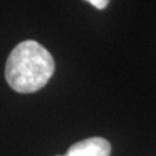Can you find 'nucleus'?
<instances>
[{
  "instance_id": "nucleus-2",
  "label": "nucleus",
  "mask_w": 156,
  "mask_h": 156,
  "mask_svg": "<svg viewBox=\"0 0 156 156\" xmlns=\"http://www.w3.org/2000/svg\"><path fill=\"white\" fill-rule=\"evenodd\" d=\"M65 156H111V143L100 136L86 138L72 144Z\"/></svg>"
},
{
  "instance_id": "nucleus-1",
  "label": "nucleus",
  "mask_w": 156,
  "mask_h": 156,
  "mask_svg": "<svg viewBox=\"0 0 156 156\" xmlns=\"http://www.w3.org/2000/svg\"><path fill=\"white\" fill-rule=\"evenodd\" d=\"M55 72V61L47 48L27 39L18 43L9 53L5 64V80L11 89L30 94L47 85Z\"/></svg>"
},
{
  "instance_id": "nucleus-4",
  "label": "nucleus",
  "mask_w": 156,
  "mask_h": 156,
  "mask_svg": "<svg viewBox=\"0 0 156 156\" xmlns=\"http://www.w3.org/2000/svg\"><path fill=\"white\" fill-rule=\"evenodd\" d=\"M57 156H65V155H57Z\"/></svg>"
},
{
  "instance_id": "nucleus-3",
  "label": "nucleus",
  "mask_w": 156,
  "mask_h": 156,
  "mask_svg": "<svg viewBox=\"0 0 156 156\" xmlns=\"http://www.w3.org/2000/svg\"><path fill=\"white\" fill-rule=\"evenodd\" d=\"M85 2L90 3L91 5H94L98 9H104L107 5H108L109 0H85Z\"/></svg>"
}]
</instances>
